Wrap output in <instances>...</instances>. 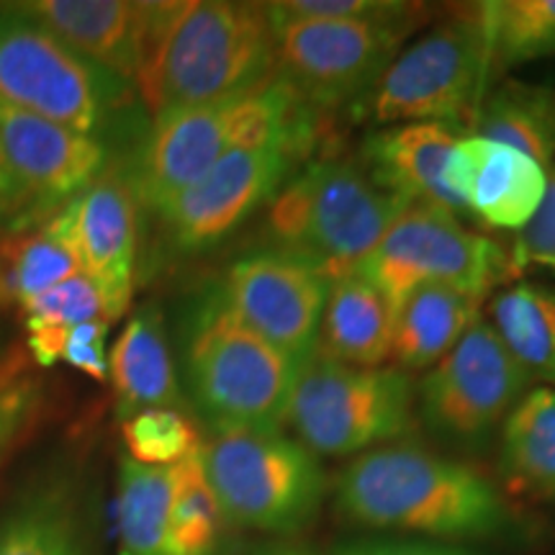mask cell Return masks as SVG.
Returning <instances> with one entry per match:
<instances>
[{"label":"cell","mask_w":555,"mask_h":555,"mask_svg":"<svg viewBox=\"0 0 555 555\" xmlns=\"http://www.w3.org/2000/svg\"><path fill=\"white\" fill-rule=\"evenodd\" d=\"M448 185L483 224L525 229L545 196L547 172L522 152L474 134L450 152Z\"/></svg>","instance_id":"obj_17"},{"label":"cell","mask_w":555,"mask_h":555,"mask_svg":"<svg viewBox=\"0 0 555 555\" xmlns=\"http://www.w3.org/2000/svg\"><path fill=\"white\" fill-rule=\"evenodd\" d=\"M26 311V324H52V327H78L82 322L106 319L99 288L86 273H78L67 281L34 298ZM108 322V319H106Z\"/></svg>","instance_id":"obj_32"},{"label":"cell","mask_w":555,"mask_h":555,"mask_svg":"<svg viewBox=\"0 0 555 555\" xmlns=\"http://www.w3.org/2000/svg\"><path fill=\"white\" fill-rule=\"evenodd\" d=\"M82 273L69 204L44 224L0 234V304L29 307L34 298Z\"/></svg>","instance_id":"obj_23"},{"label":"cell","mask_w":555,"mask_h":555,"mask_svg":"<svg viewBox=\"0 0 555 555\" xmlns=\"http://www.w3.org/2000/svg\"><path fill=\"white\" fill-rule=\"evenodd\" d=\"M489 78L486 41L476 11L453 16L399 50L358 101V116L373 127L455 124Z\"/></svg>","instance_id":"obj_10"},{"label":"cell","mask_w":555,"mask_h":555,"mask_svg":"<svg viewBox=\"0 0 555 555\" xmlns=\"http://www.w3.org/2000/svg\"><path fill=\"white\" fill-rule=\"evenodd\" d=\"M108 376L114 380L121 420H129L144 409L183 406V393L165 339L163 314L157 307H144L129 319L111 350Z\"/></svg>","instance_id":"obj_21"},{"label":"cell","mask_w":555,"mask_h":555,"mask_svg":"<svg viewBox=\"0 0 555 555\" xmlns=\"http://www.w3.org/2000/svg\"><path fill=\"white\" fill-rule=\"evenodd\" d=\"M502 474L519 494L555 499V388H535L502 425Z\"/></svg>","instance_id":"obj_25"},{"label":"cell","mask_w":555,"mask_h":555,"mask_svg":"<svg viewBox=\"0 0 555 555\" xmlns=\"http://www.w3.org/2000/svg\"><path fill=\"white\" fill-rule=\"evenodd\" d=\"M26 18L134 86L142 52L144 5L131 0H26L11 3Z\"/></svg>","instance_id":"obj_19"},{"label":"cell","mask_w":555,"mask_h":555,"mask_svg":"<svg viewBox=\"0 0 555 555\" xmlns=\"http://www.w3.org/2000/svg\"><path fill=\"white\" fill-rule=\"evenodd\" d=\"M457 124H399L367 134L360 165L380 191L404 204H433L463 214L461 198L448 185V159L457 144Z\"/></svg>","instance_id":"obj_18"},{"label":"cell","mask_w":555,"mask_h":555,"mask_svg":"<svg viewBox=\"0 0 555 555\" xmlns=\"http://www.w3.org/2000/svg\"><path fill=\"white\" fill-rule=\"evenodd\" d=\"M50 219L0 159V234H16Z\"/></svg>","instance_id":"obj_36"},{"label":"cell","mask_w":555,"mask_h":555,"mask_svg":"<svg viewBox=\"0 0 555 555\" xmlns=\"http://www.w3.org/2000/svg\"><path fill=\"white\" fill-rule=\"evenodd\" d=\"M509 270V255L496 242L468 232L455 214L433 204H409L358 273L399 309L422 283H446L481 298Z\"/></svg>","instance_id":"obj_11"},{"label":"cell","mask_w":555,"mask_h":555,"mask_svg":"<svg viewBox=\"0 0 555 555\" xmlns=\"http://www.w3.org/2000/svg\"><path fill=\"white\" fill-rule=\"evenodd\" d=\"M476 137L491 139L543 168L555 165V95L519 82H504L486 95L476 116Z\"/></svg>","instance_id":"obj_27"},{"label":"cell","mask_w":555,"mask_h":555,"mask_svg":"<svg viewBox=\"0 0 555 555\" xmlns=\"http://www.w3.org/2000/svg\"><path fill=\"white\" fill-rule=\"evenodd\" d=\"M0 159L52 219L106 172L108 147L0 99Z\"/></svg>","instance_id":"obj_15"},{"label":"cell","mask_w":555,"mask_h":555,"mask_svg":"<svg viewBox=\"0 0 555 555\" xmlns=\"http://www.w3.org/2000/svg\"><path fill=\"white\" fill-rule=\"evenodd\" d=\"M137 198L121 172H103L69 201L80 268L99 288L108 322L127 311L137 270Z\"/></svg>","instance_id":"obj_16"},{"label":"cell","mask_w":555,"mask_h":555,"mask_svg":"<svg viewBox=\"0 0 555 555\" xmlns=\"http://www.w3.org/2000/svg\"><path fill=\"white\" fill-rule=\"evenodd\" d=\"M414 401L401 367H356L314 350L298 371L286 422L311 453L363 455L414 427Z\"/></svg>","instance_id":"obj_9"},{"label":"cell","mask_w":555,"mask_h":555,"mask_svg":"<svg viewBox=\"0 0 555 555\" xmlns=\"http://www.w3.org/2000/svg\"><path fill=\"white\" fill-rule=\"evenodd\" d=\"M224 522L294 535L317 517L327 476L317 453L281 429H224L201 446Z\"/></svg>","instance_id":"obj_7"},{"label":"cell","mask_w":555,"mask_h":555,"mask_svg":"<svg viewBox=\"0 0 555 555\" xmlns=\"http://www.w3.org/2000/svg\"><path fill=\"white\" fill-rule=\"evenodd\" d=\"M496 335L527 376L555 384V288L517 283L491 304Z\"/></svg>","instance_id":"obj_28"},{"label":"cell","mask_w":555,"mask_h":555,"mask_svg":"<svg viewBox=\"0 0 555 555\" xmlns=\"http://www.w3.org/2000/svg\"><path fill=\"white\" fill-rule=\"evenodd\" d=\"M108 324L111 322H106V319H93V322H82L78 327L69 330L65 350H62V360L73 367H78V371L88 373L90 378L106 380Z\"/></svg>","instance_id":"obj_35"},{"label":"cell","mask_w":555,"mask_h":555,"mask_svg":"<svg viewBox=\"0 0 555 555\" xmlns=\"http://www.w3.org/2000/svg\"><path fill=\"white\" fill-rule=\"evenodd\" d=\"M309 150V144L278 139L229 152L157 211L168 247L178 255H198L221 245L270 204Z\"/></svg>","instance_id":"obj_13"},{"label":"cell","mask_w":555,"mask_h":555,"mask_svg":"<svg viewBox=\"0 0 555 555\" xmlns=\"http://www.w3.org/2000/svg\"><path fill=\"white\" fill-rule=\"evenodd\" d=\"M26 327H29V347L41 365H52L62 358L67 327H52V324H26Z\"/></svg>","instance_id":"obj_38"},{"label":"cell","mask_w":555,"mask_h":555,"mask_svg":"<svg viewBox=\"0 0 555 555\" xmlns=\"http://www.w3.org/2000/svg\"><path fill=\"white\" fill-rule=\"evenodd\" d=\"M517 258L555 270V165L547 176L545 196L540 201L535 217L522 229Z\"/></svg>","instance_id":"obj_34"},{"label":"cell","mask_w":555,"mask_h":555,"mask_svg":"<svg viewBox=\"0 0 555 555\" xmlns=\"http://www.w3.org/2000/svg\"><path fill=\"white\" fill-rule=\"evenodd\" d=\"M242 555H314L304 547H294V545H266V547H255V551L242 553Z\"/></svg>","instance_id":"obj_39"},{"label":"cell","mask_w":555,"mask_h":555,"mask_svg":"<svg viewBox=\"0 0 555 555\" xmlns=\"http://www.w3.org/2000/svg\"><path fill=\"white\" fill-rule=\"evenodd\" d=\"M397 307L360 273L330 283L317 350L356 367H380L391 358Z\"/></svg>","instance_id":"obj_20"},{"label":"cell","mask_w":555,"mask_h":555,"mask_svg":"<svg viewBox=\"0 0 555 555\" xmlns=\"http://www.w3.org/2000/svg\"><path fill=\"white\" fill-rule=\"evenodd\" d=\"M124 442L131 461L168 468L201 448L196 429L180 409H144L124 420Z\"/></svg>","instance_id":"obj_31"},{"label":"cell","mask_w":555,"mask_h":555,"mask_svg":"<svg viewBox=\"0 0 555 555\" xmlns=\"http://www.w3.org/2000/svg\"><path fill=\"white\" fill-rule=\"evenodd\" d=\"M317 111L275 75L260 88L206 106L176 111L150 124L131 152L127 178L137 206L163 211L229 152L255 144H314Z\"/></svg>","instance_id":"obj_3"},{"label":"cell","mask_w":555,"mask_h":555,"mask_svg":"<svg viewBox=\"0 0 555 555\" xmlns=\"http://www.w3.org/2000/svg\"><path fill=\"white\" fill-rule=\"evenodd\" d=\"M41 404V386L34 378H0V455L13 446L21 429Z\"/></svg>","instance_id":"obj_33"},{"label":"cell","mask_w":555,"mask_h":555,"mask_svg":"<svg viewBox=\"0 0 555 555\" xmlns=\"http://www.w3.org/2000/svg\"><path fill=\"white\" fill-rule=\"evenodd\" d=\"M176 470L124 457L116 496L119 555H170V506Z\"/></svg>","instance_id":"obj_26"},{"label":"cell","mask_w":555,"mask_h":555,"mask_svg":"<svg viewBox=\"0 0 555 555\" xmlns=\"http://www.w3.org/2000/svg\"><path fill=\"white\" fill-rule=\"evenodd\" d=\"M404 208V201L380 191L360 163L311 159L270 198L268 249L307 262L335 281L358 273Z\"/></svg>","instance_id":"obj_5"},{"label":"cell","mask_w":555,"mask_h":555,"mask_svg":"<svg viewBox=\"0 0 555 555\" xmlns=\"http://www.w3.org/2000/svg\"><path fill=\"white\" fill-rule=\"evenodd\" d=\"M530 376L489 322L476 319L466 335L420 384V414L437 437L481 448L525 397Z\"/></svg>","instance_id":"obj_12"},{"label":"cell","mask_w":555,"mask_h":555,"mask_svg":"<svg viewBox=\"0 0 555 555\" xmlns=\"http://www.w3.org/2000/svg\"><path fill=\"white\" fill-rule=\"evenodd\" d=\"M180 350L193 404L214 433L281 429L301 365L249 330L217 286L185 311Z\"/></svg>","instance_id":"obj_4"},{"label":"cell","mask_w":555,"mask_h":555,"mask_svg":"<svg viewBox=\"0 0 555 555\" xmlns=\"http://www.w3.org/2000/svg\"><path fill=\"white\" fill-rule=\"evenodd\" d=\"M330 278L275 249H255L227 268L217 291L249 330L304 365L314 356Z\"/></svg>","instance_id":"obj_14"},{"label":"cell","mask_w":555,"mask_h":555,"mask_svg":"<svg viewBox=\"0 0 555 555\" xmlns=\"http://www.w3.org/2000/svg\"><path fill=\"white\" fill-rule=\"evenodd\" d=\"M335 555H476L463 547L435 543V540L406 538H363L343 543Z\"/></svg>","instance_id":"obj_37"},{"label":"cell","mask_w":555,"mask_h":555,"mask_svg":"<svg viewBox=\"0 0 555 555\" xmlns=\"http://www.w3.org/2000/svg\"><path fill=\"white\" fill-rule=\"evenodd\" d=\"M172 470L176 491L170 506V555H211L224 517L208 486L201 448L176 463Z\"/></svg>","instance_id":"obj_30"},{"label":"cell","mask_w":555,"mask_h":555,"mask_svg":"<svg viewBox=\"0 0 555 555\" xmlns=\"http://www.w3.org/2000/svg\"><path fill=\"white\" fill-rule=\"evenodd\" d=\"M275 75L266 3L183 0L144 5L137 95L150 119L245 95Z\"/></svg>","instance_id":"obj_1"},{"label":"cell","mask_w":555,"mask_h":555,"mask_svg":"<svg viewBox=\"0 0 555 555\" xmlns=\"http://www.w3.org/2000/svg\"><path fill=\"white\" fill-rule=\"evenodd\" d=\"M489 75L555 54V0H494L476 5Z\"/></svg>","instance_id":"obj_29"},{"label":"cell","mask_w":555,"mask_h":555,"mask_svg":"<svg viewBox=\"0 0 555 555\" xmlns=\"http://www.w3.org/2000/svg\"><path fill=\"white\" fill-rule=\"evenodd\" d=\"M422 9L391 3L358 18H270L275 78L311 108L360 101L420 24Z\"/></svg>","instance_id":"obj_8"},{"label":"cell","mask_w":555,"mask_h":555,"mask_svg":"<svg viewBox=\"0 0 555 555\" xmlns=\"http://www.w3.org/2000/svg\"><path fill=\"white\" fill-rule=\"evenodd\" d=\"M481 298L446 283H422L397 309L391 356L401 371H425L440 363L478 319Z\"/></svg>","instance_id":"obj_22"},{"label":"cell","mask_w":555,"mask_h":555,"mask_svg":"<svg viewBox=\"0 0 555 555\" xmlns=\"http://www.w3.org/2000/svg\"><path fill=\"white\" fill-rule=\"evenodd\" d=\"M137 88L0 5V99L106 144L127 124Z\"/></svg>","instance_id":"obj_6"},{"label":"cell","mask_w":555,"mask_h":555,"mask_svg":"<svg viewBox=\"0 0 555 555\" xmlns=\"http://www.w3.org/2000/svg\"><path fill=\"white\" fill-rule=\"evenodd\" d=\"M350 522L429 540H486L509 522L496 486L478 470L416 446H380L337 478Z\"/></svg>","instance_id":"obj_2"},{"label":"cell","mask_w":555,"mask_h":555,"mask_svg":"<svg viewBox=\"0 0 555 555\" xmlns=\"http://www.w3.org/2000/svg\"><path fill=\"white\" fill-rule=\"evenodd\" d=\"M0 555H90L73 483L57 478L26 491L0 519Z\"/></svg>","instance_id":"obj_24"}]
</instances>
